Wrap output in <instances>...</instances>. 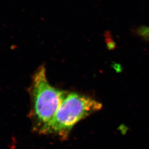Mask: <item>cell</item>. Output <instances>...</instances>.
I'll use <instances>...</instances> for the list:
<instances>
[{"instance_id":"obj_1","label":"cell","mask_w":149,"mask_h":149,"mask_svg":"<svg viewBox=\"0 0 149 149\" xmlns=\"http://www.w3.org/2000/svg\"><path fill=\"white\" fill-rule=\"evenodd\" d=\"M102 107L101 103L90 97L68 92L52 121L39 133L54 135L66 139L76 124L99 111Z\"/></svg>"},{"instance_id":"obj_2","label":"cell","mask_w":149,"mask_h":149,"mask_svg":"<svg viewBox=\"0 0 149 149\" xmlns=\"http://www.w3.org/2000/svg\"><path fill=\"white\" fill-rule=\"evenodd\" d=\"M67 93L50 84L44 66L36 70L29 88L31 100L30 116L35 131L39 133L52 121Z\"/></svg>"},{"instance_id":"obj_3","label":"cell","mask_w":149,"mask_h":149,"mask_svg":"<svg viewBox=\"0 0 149 149\" xmlns=\"http://www.w3.org/2000/svg\"><path fill=\"white\" fill-rule=\"evenodd\" d=\"M136 33L141 38L149 42V27L142 26L136 30Z\"/></svg>"}]
</instances>
